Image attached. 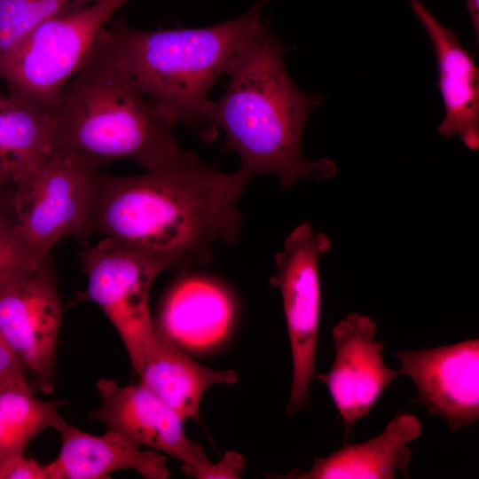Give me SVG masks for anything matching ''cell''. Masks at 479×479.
<instances>
[{
    "label": "cell",
    "mask_w": 479,
    "mask_h": 479,
    "mask_svg": "<svg viewBox=\"0 0 479 479\" xmlns=\"http://www.w3.org/2000/svg\"><path fill=\"white\" fill-rule=\"evenodd\" d=\"M52 428L60 436L57 458L45 465L47 479H105L122 469H133L147 479L170 475L165 455L141 446L124 435L106 429L94 436L67 422L60 415Z\"/></svg>",
    "instance_id": "4fadbf2b"
},
{
    "label": "cell",
    "mask_w": 479,
    "mask_h": 479,
    "mask_svg": "<svg viewBox=\"0 0 479 479\" xmlns=\"http://www.w3.org/2000/svg\"><path fill=\"white\" fill-rule=\"evenodd\" d=\"M415 385L412 402L444 420L451 433L479 419V339L395 354Z\"/></svg>",
    "instance_id": "8fae6325"
},
{
    "label": "cell",
    "mask_w": 479,
    "mask_h": 479,
    "mask_svg": "<svg viewBox=\"0 0 479 479\" xmlns=\"http://www.w3.org/2000/svg\"><path fill=\"white\" fill-rule=\"evenodd\" d=\"M189 151L178 164L137 176L98 172L92 232L167 270L213 260L217 242L239 240L237 202L247 185Z\"/></svg>",
    "instance_id": "6da1fadb"
},
{
    "label": "cell",
    "mask_w": 479,
    "mask_h": 479,
    "mask_svg": "<svg viewBox=\"0 0 479 479\" xmlns=\"http://www.w3.org/2000/svg\"><path fill=\"white\" fill-rule=\"evenodd\" d=\"M41 261L19 237L12 218L0 217V278L33 267Z\"/></svg>",
    "instance_id": "44dd1931"
},
{
    "label": "cell",
    "mask_w": 479,
    "mask_h": 479,
    "mask_svg": "<svg viewBox=\"0 0 479 479\" xmlns=\"http://www.w3.org/2000/svg\"><path fill=\"white\" fill-rule=\"evenodd\" d=\"M330 248L328 235L303 222L287 235L275 255L276 271L270 284L281 294L293 364L287 414L302 409L315 376L321 313L318 263Z\"/></svg>",
    "instance_id": "52a82bcc"
},
{
    "label": "cell",
    "mask_w": 479,
    "mask_h": 479,
    "mask_svg": "<svg viewBox=\"0 0 479 479\" xmlns=\"http://www.w3.org/2000/svg\"><path fill=\"white\" fill-rule=\"evenodd\" d=\"M12 191V189L0 190V217H11Z\"/></svg>",
    "instance_id": "484cf974"
},
{
    "label": "cell",
    "mask_w": 479,
    "mask_h": 479,
    "mask_svg": "<svg viewBox=\"0 0 479 479\" xmlns=\"http://www.w3.org/2000/svg\"><path fill=\"white\" fill-rule=\"evenodd\" d=\"M63 403L40 399L32 389L0 391V460L25 453L35 436L53 426Z\"/></svg>",
    "instance_id": "d6986e66"
},
{
    "label": "cell",
    "mask_w": 479,
    "mask_h": 479,
    "mask_svg": "<svg viewBox=\"0 0 479 479\" xmlns=\"http://www.w3.org/2000/svg\"><path fill=\"white\" fill-rule=\"evenodd\" d=\"M98 168L60 151L50 156L12 191L13 227L39 259L67 237L92 232Z\"/></svg>",
    "instance_id": "8992f818"
},
{
    "label": "cell",
    "mask_w": 479,
    "mask_h": 479,
    "mask_svg": "<svg viewBox=\"0 0 479 479\" xmlns=\"http://www.w3.org/2000/svg\"><path fill=\"white\" fill-rule=\"evenodd\" d=\"M87 279L85 294L116 329L136 372L157 325L149 309L152 285L165 269L108 238L79 253Z\"/></svg>",
    "instance_id": "9c48e42d"
},
{
    "label": "cell",
    "mask_w": 479,
    "mask_h": 479,
    "mask_svg": "<svg viewBox=\"0 0 479 479\" xmlns=\"http://www.w3.org/2000/svg\"><path fill=\"white\" fill-rule=\"evenodd\" d=\"M377 323L370 317L351 312L332 328L334 357L327 373L315 376L326 385L345 428L367 416L388 387L404 376L401 368L386 365V342L375 338Z\"/></svg>",
    "instance_id": "30bf717a"
},
{
    "label": "cell",
    "mask_w": 479,
    "mask_h": 479,
    "mask_svg": "<svg viewBox=\"0 0 479 479\" xmlns=\"http://www.w3.org/2000/svg\"><path fill=\"white\" fill-rule=\"evenodd\" d=\"M51 114L54 151L75 155L96 168L131 160L147 171L161 170L188 153L177 144L175 124L118 62L104 28Z\"/></svg>",
    "instance_id": "3957f363"
},
{
    "label": "cell",
    "mask_w": 479,
    "mask_h": 479,
    "mask_svg": "<svg viewBox=\"0 0 479 479\" xmlns=\"http://www.w3.org/2000/svg\"><path fill=\"white\" fill-rule=\"evenodd\" d=\"M130 1L98 0L35 27L0 57L6 91L51 112L100 31Z\"/></svg>",
    "instance_id": "5b68a950"
},
{
    "label": "cell",
    "mask_w": 479,
    "mask_h": 479,
    "mask_svg": "<svg viewBox=\"0 0 479 479\" xmlns=\"http://www.w3.org/2000/svg\"><path fill=\"white\" fill-rule=\"evenodd\" d=\"M98 0H0V57L43 21Z\"/></svg>",
    "instance_id": "ffe728a7"
},
{
    "label": "cell",
    "mask_w": 479,
    "mask_h": 479,
    "mask_svg": "<svg viewBox=\"0 0 479 479\" xmlns=\"http://www.w3.org/2000/svg\"><path fill=\"white\" fill-rule=\"evenodd\" d=\"M63 308L50 256L0 278V334L32 377L34 389L54 390Z\"/></svg>",
    "instance_id": "ba28073f"
},
{
    "label": "cell",
    "mask_w": 479,
    "mask_h": 479,
    "mask_svg": "<svg viewBox=\"0 0 479 479\" xmlns=\"http://www.w3.org/2000/svg\"><path fill=\"white\" fill-rule=\"evenodd\" d=\"M0 479H47V473L45 465L20 453L0 460Z\"/></svg>",
    "instance_id": "603a6c76"
},
{
    "label": "cell",
    "mask_w": 479,
    "mask_h": 479,
    "mask_svg": "<svg viewBox=\"0 0 479 479\" xmlns=\"http://www.w3.org/2000/svg\"><path fill=\"white\" fill-rule=\"evenodd\" d=\"M244 469L242 456L235 452H226L217 462H208L203 467L192 472L190 476L197 479H236Z\"/></svg>",
    "instance_id": "cb8c5ba5"
},
{
    "label": "cell",
    "mask_w": 479,
    "mask_h": 479,
    "mask_svg": "<svg viewBox=\"0 0 479 479\" xmlns=\"http://www.w3.org/2000/svg\"><path fill=\"white\" fill-rule=\"evenodd\" d=\"M475 33L479 35V0H465Z\"/></svg>",
    "instance_id": "d4e9b609"
},
{
    "label": "cell",
    "mask_w": 479,
    "mask_h": 479,
    "mask_svg": "<svg viewBox=\"0 0 479 479\" xmlns=\"http://www.w3.org/2000/svg\"><path fill=\"white\" fill-rule=\"evenodd\" d=\"M422 427L418 417L397 414L378 436L363 443L345 444L330 455L315 458L310 470L291 469L281 479H394L409 478L412 451L408 444L419 438Z\"/></svg>",
    "instance_id": "9a60e30c"
},
{
    "label": "cell",
    "mask_w": 479,
    "mask_h": 479,
    "mask_svg": "<svg viewBox=\"0 0 479 479\" xmlns=\"http://www.w3.org/2000/svg\"><path fill=\"white\" fill-rule=\"evenodd\" d=\"M270 1L256 0L242 15L206 27L143 30L112 19L104 31L138 90L175 126L212 141L218 128L208 92L241 46L266 27L262 11Z\"/></svg>",
    "instance_id": "277c9868"
},
{
    "label": "cell",
    "mask_w": 479,
    "mask_h": 479,
    "mask_svg": "<svg viewBox=\"0 0 479 479\" xmlns=\"http://www.w3.org/2000/svg\"><path fill=\"white\" fill-rule=\"evenodd\" d=\"M409 1H411V0H409Z\"/></svg>",
    "instance_id": "4316f807"
},
{
    "label": "cell",
    "mask_w": 479,
    "mask_h": 479,
    "mask_svg": "<svg viewBox=\"0 0 479 479\" xmlns=\"http://www.w3.org/2000/svg\"><path fill=\"white\" fill-rule=\"evenodd\" d=\"M11 389L35 390L26 367L0 334V391Z\"/></svg>",
    "instance_id": "7402d4cb"
},
{
    "label": "cell",
    "mask_w": 479,
    "mask_h": 479,
    "mask_svg": "<svg viewBox=\"0 0 479 479\" xmlns=\"http://www.w3.org/2000/svg\"><path fill=\"white\" fill-rule=\"evenodd\" d=\"M148 388L185 420L199 418L200 401L216 384H234L238 373L217 370L193 360L158 326L136 371Z\"/></svg>",
    "instance_id": "2e32d148"
},
{
    "label": "cell",
    "mask_w": 479,
    "mask_h": 479,
    "mask_svg": "<svg viewBox=\"0 0 479 479\" xmlns=\"http://www.w3.org/2000/svg\"><path fill=\"white\" fill-rule=\"evenodd\" d=\"M231 316V303L221 288L204 280H186L168 294L158 326L177 345L197 349L220 340Z\"/></svg>",
    "instance_id": "ac0fdd59"
},
{
    "label": "cell",
    "mask_w": 479,
    "mask_h": 479,
    "mask_svg": "<svg viewBox=\"0 0 479 479\" xmlns=\"http://www.w3.org/2000/svg\"><path fill=\"white\" fill-rule=\"evenodd\" d=\"M53 151L51 112L0 88V190L28 177Z\"/></svg>",
    "instance_id": "e0dca14e"
},
{
    "label": "cell",
    "mask_w": 479,
    "mask_h": 479,
    "mask_svg": "<svg viewBox=\"0 0 479 479\" xmlns=\"http://www.w3.org/2000/svg\"><path fill=\"white\" fill-rule=\"evenodd\" d=\"M287 51L267 27L262 28L235 54L225 71L226 90L212 103L214 122L225 135L221 150L241 160L237 173L247 182L272 174L286 189L301 178L326 179L337 173L333 161L303 156L307 119L324 96L294 82L284 62Z\"/></svg>",
    "instance_id": "7a4b0ae2"
},
{
    "label": "cell",
    "mask_w": 479,
    "mask_h": 479,
    "mask_svg": "<svg viewBox=\"0 0 479 479\" xmlns=\"http://www.w3.org/2000/svg\"><path fill=\"white\" fill-rule=\"evenodd\" d=\"M97 389L100 404L90 412L91 420L140 446L177 459L187 475L210 462L202 447L187 437L185 420L142 383L120 386L102 378Z\"/></svg>",
    "instance_id": "7c38bea8"
},
{
    "label": "cell",
    "mask_w": 479,
    "mask_h": 479,
    "mask_svg": "<svg viewBox=\"0 0 479 479\" xmlns=\"http://www.w3.org/2000/svg\"><path fill=\"white\" fill-rule=\"evenodd\" d=\"M432 43L444 116L437 132L459 137L470 150L479 146V71L455 32L443 25L420 0L410 1Z\"/></svg>",
    "instance_id": "5bb4252c"
}]
</instances>
